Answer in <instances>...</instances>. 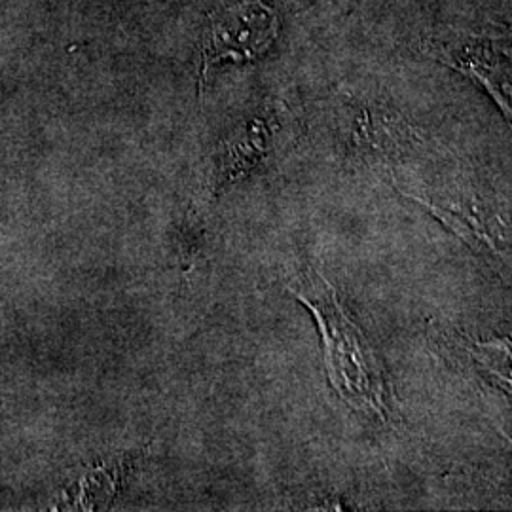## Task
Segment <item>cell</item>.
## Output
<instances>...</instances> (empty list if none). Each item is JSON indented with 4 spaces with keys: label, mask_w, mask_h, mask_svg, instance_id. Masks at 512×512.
I'll return each mask as SVG.
<instances>
[{
    "label": "cell",
    "mask_w": 512,
    "mask_h": 512,
    "mask_svg": "<svg viewBox=\"0 0 512 512\" xmlns=\"http://www.w3.org/2000/svg\"><path fill=\"white\" fill-rule=\"evenodd\" d=\"M289 291L311 311L323 336L325 366L338 397L365 416L389 418V387L365 332L351 319L336 289L315 268L289 283Z\"/></svg>",
    "instance_id": "6da1fadb"
},
{
    "label": "cell",
    "mask_w": 512,
    "mask_h": 512,
    "mask_svg": "<svg viewBox=\"0 0 512 512\" xmlns=\"http://www.w3.org/2000/svg\"><path fill=\"white\" fill-rule=\"evenodd\" d=\"M279 35V16L262 0L222 2L207 16L202 38L200 90L211 69L222 63H247L268 54Z\"/></svg>",
    "instance_id": "7a4b0ae2"
},
{
    "label": "cell",
    "mask_w": 512,
    "mask_h": 512,
    "mask_svg": "<svg viewBox=\"0 0 512 512\" xmlns=\"http://www.w3.org/2000/svg\"><path fill=\"white\" fill-rule=\"evenodd\" d=\"M421 52L478 82L511 120V46L509 38L440 27L421 42Z\"/></svg>",
    "instance_id": "3957f363"
},
{
    "label": "cell",
    "mask_w": 512,
    "mask_h": 512,
    "mask_svg": "<svg viewBox=\"0 0 512 512\" xmlns=\"http://www.w3.org/2000/svg\"><path fill=\"white\" fill-rule=\"evenodd\" d=\"M277 122L274 118H253L249 124L236 129L215 156L213 190L219 192L228 184L249 175L274 147Z\"/></svg>",
    "instance_id": "277c9868"
},
{
    "label": "cell",
    "mask_w": 512,
    "mask_h": 512,
    "mask_svg": "<svg viewBox=\"0 0 512 512\" xmlns=\"http://www.w3.org/2000/svg\"><path fill=\"white\" fill-rule=\"evenodd\" d=\"M452 346L478 374L511 393V344L507 338L484 342L469 336H456L452 338Z\"/></svg>",
    "instance_id": "5b68a950"
}]
</instances>
